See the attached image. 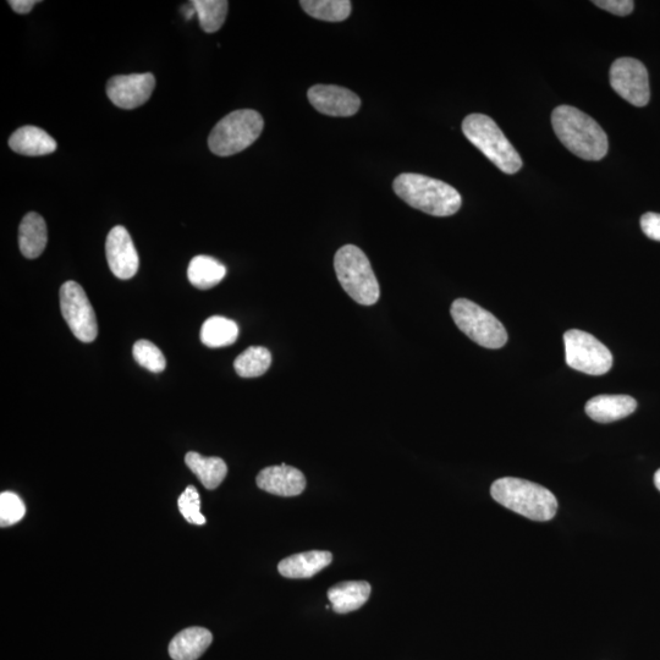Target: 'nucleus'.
Returning <instances> with one entry per match:
<instances>
[{"label": "nucleus", "instance_id": "24", "mask_svg": "<svg viewBox=\"0 0 660 660\" xmlns=\"http://www.w3.org/2000/svg\"><path fill=\"white\" fill-rule=\"evenodd\" d=\"M272 365V354L262 346H251L236 357L234 368L242 378L263 376Z\"/></svg>", "mask_w": 660, "mask_h": 660}, {"label": "nucleus", "instance_id": "29", "mask_svg": "<svg viewBox=\"0 0 660 660\" xmlns=\"http://www.w3.org/2000/svg\"><path fill=\"white\" fill-rule=\"evenodd\" d=\"M25 514V504L18 494L3 492L0 495V526L8 527L15 525Z\"/></svg>", "mask_w": 660, "mask_h": 660}, {"label": "nucleus", "instance_id": "8", "mask_svg": "<svg viewBox=\"0 0 660 660\" xmlns=\"http://www.w3.org/2000/svg\"><path fill=\"white\" fill-rule=\"evenodd\" d=\"M565 360L572 370L603 376L613 366V355L592 334L571 329L564 334Z\"/></svg>", "mask_w": 660, "mask_h": 660}, {"label": "nucleus", "instance_id": "10", "mask_svg": "<svg viewBox=\"0 0 660 660\" xmlns=\"http://www.w3.org/2000/svg\"><path fill=\"white\" fill-rule=\"evenodd\" d=\"M610 85L621 98L635 107H645L651 98L648 71L640 60L620 58L615 60L609 73Z\"/></svg>", "mask_w": 660, "mask_h": 660}, {"label": "nucleus", "instance_id": "32", "mask_svg": "<svg viewBox=\"0 0 660 660\" xmlns=\"http://www.w3.org/2000/svg\"><path fill=\"white\" fill-rule=\"evenodd\" d=\"M40 2L35 0H9L8 4L11 8L20 15L29 14L35 5Z\"/></svg>", "mask_w": 660, "mask_h": 660}, {"label": "nucleus", "instance_id": "12", "mask_svg": "<svg viewBox=\"0 0 660 660\" xmlns=\"http://www.w3.org/2000/svg\"><path fill=\"white\" fill-rule=\"evenodd\" d=\"M308 101L317 112L329 117H352L361 107V99L348 88L316 85L307 92Z\"/></svg>", "mask_w": 660, "mask_h": 660}, {"label": "nucleus", "instance_id": "26", "mask_svg": "<svg viewBox=\"0 0 660 660\" xmlns=\"http://www.w3.org/2000/svg\"><path fill=\"white\" fill-rule=\"evenodd\" d=\"M191 3L196 9L203 31L214 33L222 29L228 15L227 0H194Z\"/></svg>", "mask_w": 660, "mask_h": 660}, {"label": "nucleus", "instance_id": "5", "mask_svg": "<svg viewBox=\"0 0 660 660\" xmlns=\"http://www.w3.org/2000/svg\"><path fill=\"white\" fill-rule=\"evenodd\" d=\"M462 132L503 173L515 174L522 168L520 154L492 118L470 114L462 123Z\"/></svg>", "mask_w": 660, "mask_h": 660}, {"label": "nucleus", "instance_id": "20", "mask_svg": "<svg viewBox=\"0 0 660 660\" xmlns=\"http://www.w3.org/2000/svg\"><path fill=\"white\" fill-rule=\"evenodd\" d=\"M48 241L47 224L40 214L27 213L19 228V247L29 260L40 257Z\"/></svg>", "mask_w": 660, "mask_h": 660}, {"label": "nucleus", "instance_id": "2", "mask_svg": "<svg viewBox=\"0 0 660 660\" xmlns=\"http://www.w3.org/2000/svg\"><path fill=\"white\" fill-rule=\"evenodd\" d=\"M393 189L407 205L434 217L453 216L462 205L455 187L422 174H400L394 180Z\"/></svg>", "mask_w": 660, "mask_h": 660}, {"label": "nucleus", "instance_id": "21", "mask_svg": "<svg viewBox=\"0 0 660 660\" xmlns=\"http://www.w3.org/2000/svg\"><path fill=\"white\" fill-rule=\"evenodd\" d=\"M185 462L207 489H216L227 477L228 466L223 459L214 456L205 458L195 451H190L185 456Z\"/></svg>", "mask_w": 660, "mask_h": 660}, {"label": "nucleus", "instance_id": "14", "mask_svg": "<svg viewBox=\"0 0 660 660\" xmlns=\"http://www.w3.org/2000/svg\"><path fill=\"white\" fill-rule=\"evenodd\" d=\"M257 486L264 492L280 497H296L305 491L304 473L293 466H269L258 473Z\"/></svg>", "mask_w": 660, "mask_h": 660}, {"label": "nucleus", "instance_id": "31", "mask_svg": "<svg viewBox=\"0 0 660 660\" xmlns=\"http://www.w3.org/2000/svg\"><path fill=\"white\" fill-rule=\"evenodd\" d=\"M641 228L647 238L660 242V214L648 212L641 218Z\"/></svg>", "mask_w": 660, "mask_h": 660}, {"label": "nucleus", "instance_id": "22", "mask_svg": "<svg viewBox=\"0 0 660 660\" xmlns=\"http://www.w3.org/2000/svg\"><path fill=\"white\" fill-rule=\"evenodd\" d=\"M227 275V268L216 258L209 256H196L192 258L187 277L195 288L207 290L218 285Z\"/></svg>", "mask_w": 660, "mask_h": 660}, {"label": "nucleus", "instance_id": "3", "mask_svg": "<svg viewBox=\"0 0 660 660\" xmlns=\"http://www.w3.org/2000/svg\"><path fill=\"white\" fill-rule=\"evenodd\" d=\"M495 502L533 521L552 520L558 511V500L549 489L521 478L504 477L492 484Z\"/></svg>", "mask_w": 660, "mask_h": 660}, {"label": "nucleus", "instance_id": "6", "mask_svg": "<svg viewBox=\"0 0 660 660\" xmlns=\"http://www.w3.org/2000/svg\"><path fill=\"white\" fill-rule=\"evenodd\" d=\"M263 128L262 115L256 110H235L214 126L208 137L209 150L220 157L234 156L253 145Z\"/></svg>", "mask_w": 660, "mask_h": 660}, {"label": "nucleus", "instance_id": "16", "mask_svg": "<svg viewBox=\"0 0 660 660\" xmlns=\"http://www.w3.org/2000/svg\"><path fill=\"white\" fill-rule=\"evenodd\" d=\"M333 555L323 550L291 555L280 561L278 570L286 579H310L332 563Z\"/></svg>", "mask_w": 660, "mask_h": 660}, {"label": "nucleus", "instance_id": "7", "mask_svg": "<svg viewBox=\"0 0 660 660\" xmlns=\"http://www.w3.org/2000/svg\"><path fill=\"white\" fill-rule=\"evenodd\" d=\"M456 326L476 344L486 349H500L508 341V333L491 312L467 299H458L450 308Z\"/></svg>", "mask_w": 660, "mask_h": 660}, {"label": "nucleus", "instance_id": "19", "mask_svg": "<svg viewBox=\"0 0 660 660\" xmlns=\"http://www.w3.org/2000/svg\"><path fill=\"white\" fill-rule=\"evenodd\" d=\"M371 585L365 581L341 582L328 591L329 601L335 613L355 612L370 599Z\"/></svg>", "mask_w": 660, "mask_h": 660}, {"label": "nucleus", "instance_id": "4", "mask_svg": "<svg viewBox=\"0 0 660 660\" xmlns=\"http://www.w3.org/2000/svg\"><path fill=\"white\" fill-rule=\"evenodd\" d=\"M334 269L345 293L357 304L372 306L381 297V289L371 262L359 247L355 245L341 247L335 253Z\"/></svg>", "mask_w": 660, "mask_h": 660}, {"label": "nucleus", "instance_id": "28", "mask_svg": "<svg viewBox=\"0 0 660 660\" xmlns=\"http://www.w3.org/2000/svg\"><path fill=\"white\" fill-rule=\"evenodd\" d=\"M180 513L192 525L206 524V517L201 514V498L194 486H189L178 500Z\"/></svg>", "mask_w": 660, "mask_h": 660}, {"label": "nucleus", "instance_id": "18", "mask_svg": "<svg viewBox=\"0 0 660 660\" xmlns=\"http://www.w3.org/2000/svg\"><path fill=\"white\" fill-rule=\"evenodd\" d=\"M11 150L22 156H47L57 150V141L37 126H24L16 130L9 139Z\"/></svg>", "mask_w": 660, "mask_h": 660}, {"label": "nucleus", "instance_id": "27", "mask_svg": "<svg viewBox=\"0 0 660 660\" xmlns=\"http://www.w3.org/2000/svg\"><path fill=\"white\" fill-rule=\"evenodd\" d=\"M132 355H134V359L140 366L153 373H161L167 366L162 351L148 340L136 341L134 349H132Z\"/></svg>", "mask_w": 660, "mask_h": 660}, {"label": "nucleus", "instance_id": "15", "mask_svg": "<svg viewBox=\"0 0 660 660\" xmlns=\"http://www.w3.org/2000/svg\"><path fill=\"white\" fill-rule=\"evenodd\" d=\"M637 403L629 395H598L586 404V414L593 421L610 423L634 414Z\"/></svg>", "mask_w": 660, "mask_h": 660}, {"label": "nucleus", "instance_id": "9", "mask_svg": "<svg viewBox=\"0 0 660 660\" xmlns=\"http://www.w3.org/2000/svg\"><path fill=\"white\" fill-rule=\"evenodd\" d=\"M60 310L71 333L84 343H92L98 335L95 310L80 284L66 282L60 288Z\"/></svg>", "mask_w": 660, "mask_h": 660}, {"label": "nucleus", "instance_id": "25", "mask_svg": "<svg viewBox=\"0 0 660 660\" xmlns=\"http://www.w3.org/2000/svg\"><path fill=\"white\" fill-rule=\"evenodd\" d=\"M300 5L305 13L322 21L340 22L351 14L349 0H301Z\"/></svg>", "mask_w": 660, "mask_h": 660}, {"label": "nucleus", "instance_id": "17", "mask_svg": "<svg viewBox=\"0 0 660 660\" xmlns=\"http://www.w3.org/2000/svg\"><path fill=\"white\" fill-rule=\"evenodd\" d=\"M212 641V632L205 627H189L179 632L170 642V657L174 660H197L211 646Z\"/></svg>", "mask_w": 660, "mask_h": 660}, {"label": "nucleus", "instance_id": "11", "mask_svg": "<svg viewBox=\"0 0 660 660\" xmlns=\"http://www.w3.org/2000/svg\"><path fill=\"white\" fill-rule=\"evenodd\" d=\"M156 87V79L150 73L114 76L108 81L107 95L121 109L143 106Z\"/></svg>", "mask_w": 660, "mask_h": 660}, {"label": "nucleus", "instance_id": "1", "mask_svg": "<svg viewBox=\"0 0 660 660\" xmlns=\"http://www.w3.org/2000/svg\"><path fill=\"white\" fill-rule=\"evenodd\" d=\"M552 125L555 135L575 156L585 161H601L607 156V134L596 120L580 109L571 106L555 108Z\"/></svg>", "mask_w": 660, "mask_h": 660}, {"label": "nucleus", "instance_id": "13", "mask_svg": "<svg viewBox=\"0 0 660 660\" xmlns=\"http://www.w3.org/2000/svg\"><path fill=\"white\" fill-rule=\"evenodd\" d=\"M106 255L110 271L119 279H131L139 271V253L129 231L120 225L109 231Z\"/></svg>", "mask_w": 660, "mask_h": 660}, {"label": "nucleus", "instance_id": "30", "mask_svg": "<svg viewBox=\"0 0 660 660\" xmlns=\"http://www.w3.org/2000/svg\"><path fill=\"white\" fill-rule=\"evenodd\" d=\"M592 3L597 5L598 8L618 16L630 15L635 8V3L632 0H594Z\"/></svg>", "mask_w": 660, "mask_h": 660}, {"label": "nucleus", "instance_id": "33", "mask_svg": "<svg viewBox=\"0 0 660 660\" xmlns=\"http://www.w3.org/2000/svg\"><path fill=\"white\" fill-rule=\"evenodd\" d=\"M654 484H656V487L660 492V469L656 472V475H654Z\"/></svg>", "mask_w": 660, "mask_h": 660}, {"label": "nucleus", "instance_id": "23", "mask_svg": "<svg viewBox=\"0 0 660 660\" xmlns=\"http://www.w3.org/2000/svg\"><path fill=\"white\" fill-rule=\"evenodd\" d=\"M238 337V324L225 317H209L201 328L202 343L212 349L234 344Z\"/></svg>", "mask_w": 660, "mask_h": 660}]
</instances>
